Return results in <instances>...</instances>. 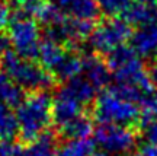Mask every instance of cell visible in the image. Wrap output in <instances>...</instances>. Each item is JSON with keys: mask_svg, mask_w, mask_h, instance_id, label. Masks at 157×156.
Wrapping results in <instances>:
<instances>
[{"mask_svg": "<svg viewBox=\"0 0 157 156\" xmlns=\"http://www.w3.org/2000/svg\"><path fill=\"white\" fill-rule=\"evenodd\" d=\"M25 96V90L0 69V102L9 106H17Z\"/></svg>", "mask_w": 157, "mask_h": 156, "instance_id": "15", "label": "cell"}, {"mask_svg": "<svg viewBox=\"0 0 157 156\" xmlns=\"http://www.w3.org/2000/svg\"><path fill=\"white\" fill-rule=\"evenodd\" d=\"M135 156H157V145H146Z\"/></svg>", "mask_w": 157, "mask_h": 156, "instance_id": "22", "label": "cell"}, {"mask_svg": "<svg viewBox=\"0 0 157 156\" xmlns=\"http://www.w3.org/2000/svg\"><path fill=\"white\" fill-rule=\"evenodd\" d=\"M93 133V123L90 115L86 112L80 114L68 123L63 124L61 127L57 128V137L63 140H77V139H86L89 134Z\"/></svg>", "mask_w": 157, "mask_h": 156, "instance_id": "11", "label": "cell"}, {"mask_svg": "<svg viewBox=\"0 0 157 156\" xmlns=\"http://www.w3.org/2000/svg\"><path fill=\"white\" fill-rule=\"evenodd\" d=\"M10 21V15H9V5L5 3L3 0H0V32L7 26V23Z\"/></svg>", "mask_w": 157, "mask_h": 156, "instance_id": "21", "label": "cell"}, {"mask_svg": "<svg viewBox=\"0 0 157 156\" xmlns=\"http://www.w3.org/2000/svg\"><path fill=\"white\" fill-rule=\"evenodd\" d=\"M83 108L84 106L78 101L70 96L67 92H64L61 88H58L56 96L52 98V123L57 128L61 127L63 124L83 114Z\"/></svg>", "mask_w": 157, "mask_h": 156, "instance_id": "7", "label": "cell"}, {"mask_svg": "<svg viewBox=\"0 0 157 156\" xmlns=\"http://www.w3.org/2000/svg\"><path fill=\"white\" fill-rule=\"evenodd\" d=\"M131 47L140 57L157 54V21L138 26L131 35Z\"/></svg>", "mask_w": 157, "mask_h": 156, "instance_id": "8", "label": "cell"}, {"mask_svg": "<svg viewBox=\"0 0 157 156\" xmlns=\"http://www.w3.org/2000/svg\"><path fill=\"white\" fill-rule=\"evenodd\" d=\"M45 3L47 0H7V5L13 6L16 9V13H22L26 16L36 15Z\"/></svg>", "mask_w": 157, "mask_h": 156, "instance_id": "20", "label": "cell"}, {"mask_svg": "<svg viewBox=\"0 0 157 156\" xmlns=\"http://www.w3.org/2000/svg\"><path fill=\"white\" fill-rule=\"evenodd\" d=\"M132 35L131 25L121 18H108L96 25L89 35V42L96 54H109L117 47L125 44Z\"/></svg>", "mask_w": 157, "mask_h": 156, "instance_id": "5", "label": "cell"}, {"mask_svg": "<svg viewBox=\"0 0 157 156\" xmlns=\"http://www.w3.org/2000/svg\"><path fill=\"white\" fill-rule=\"evenodd\" d=\"M10 45L15 48V53L23 58L34 60L38 57L39 50V28L31 16L15 13L7 23Z\"/></svg>", "mask_w": 157, "mask_h": 156, "instance_id": "4", "label": "cell"}, {"mask_svg": "<svg viewBox=\"0 0 157 156\" xmlns=\"http://www.w3.org/2000/svg\"><path fill=\"white\" fill-rule=\"evenodd\" d=\"M90 156H111V155H109V153H106L105 150H101V149L98 150V149H95V150H93V153H92Z\"/></svg>", "mask_w": 157, "mask_h": 156, "instance_id": "25", "label": "cell"}, {"mask_svg": "<svg viewBox=\"0 0 157 156\" xmlns=\"http://www.w3.org/2000/svg\"><path fill=\"white\" fill-rule=\"evenodd\" d=\"M64 92H67L70 96H73L76 101H78L83 106L92 104L96 98V89L84 76H76L73 79H68L66 83L61 86Z\"/></svg>", "mask_w": 157, "mask_h": 156, "instance_id": "12", "label": "cell"}, {"mask_svg": "<svg viewBox=\"0 0 157 156\" xmlns=\"http://www.w3.org/2000/svg\"><path fill=\"white\" fill-rule=\"evenodd\" d=\"M137 2H141V3H147V5H156L157 0H137Z\"/></svg>", "mask_w": 157, "mask_h": 156, "instance_id": "26", "label": "cell"}, {"mask_svg": "<svg viewBox=\"0 0 157 156\" xmlns=\"http://www.w3.org/2000/svg\"><path fill=\"white\" fill-rule=\"evenodd\" d=\"M54 5L68 16L95 21L99 15L96 0H54Z\"/></svg>", "mask_w": 157, "mask_h": 156, "instance_id": "10", "label": "cell"}, {"mask_svg": "<svg viewBox=\"0 0 157 156\" xmlns=\"http://www.w3.org/2000/svg\"><path fill=\"white\" fill-rule=\"evenodd\" d=\"M121 19H124L129 25L141 26L146 23L157 21V7L156 5H147L141 2H132L129 7L121 15Z\"/></svg>", "mask_w": 157, "mask_h": 156, "instance_id": "14", "label": "cell"}, {"mask_svg": "<svg viewBox=\"0 0 157 156\" xmlns=\"http://www.w3.org/2000/svg\"><path fill=\"white\" fill-rule=\"evenodd\" d=\"M93 142L109 155H125L135 147L137 134L131 127L118 124H101L93 128Z\"/></svg>", "mask_w": 157, "mask_h": 156, "instance_id": "6", "label": "cell"}, {"mask_svg": "<svg viewBox=\"0 0 157 156\" xmlns=\"http://www.w3.org/2000/svg\"><path fill=\"white\" fill-rule=\"evenodd\" d=\"M143 108H147V110H150V111H153V112H156L157 114V94L156 92H154L151 99L148 101L146 105H143Z\"/></svg>", "mask_w": 157, "mask_h": 156, "instance_id": "24", "label": "cell"}, {"mask_svg": "<svg viewBox=\"0 0 157 156\" xmlns=\"http://www.w3.org/2000/svg\"><path fill=\"white\" fill-rule=\"evenodd\" d=\"M10 47L12 45H10V39H9V37L0 32V57L3 56L7 50H10Z\"/></svg>", "mask_w": 157, "mask_h": 156, "instance_id": "23", "label": "cell"}, {"mask_svg": "<svg viewBox=\"0 0 157 156\" xmlns=\"http://www.w3.org/2000/svg\"><path fill=\"white\" fill-rule=\"evenodd\" d=\"M0 69L23 90H48L56 85V78L41 64L23 58L13 50H7L0 57Z\"/></svg>", "mask_w": 157, "mask_h": 156, "instance_id": "2", "label": "cell"}, {"mask_svg": "<svg viewBox=\"0 0 157 156\" xmlns=\"http://www.w3.org/2000/svg\"><path fill=\"white\" fill-rule=\"evenodd\" d=\"M134 0H96L99 12L106 18H119Z\"/></svg>", "mask_w": 157, "mask_h": 156, "instance_id": "19", "label": "cell"}, {"mask_svg": "<svg viewBox=\"0 0 157 156\" xmlns=\"http://www.w3.org/2000/svg\"><path fill=\"white\" fill-rule=\"evenodd\" d=\"M19 133L17 120L10 106L0 102V140H12Z\"/></svg>", "mask_w": 157, "mask_h": 156, "instance_id": "16", "label": "cell"}, {"mask_svg": "<svg viewBox=\"0 0 157 156\" xmlns=\"http://www.w3.org/2000/svg\"><path fill=\"white\" fill-rule=\"evenodd\" d=\"M82 73H84V78L96 89L105 88L111 79V70L106 62H103L96 53L83 57V72Z\"/></svg>", "mask_w": 157, "mask_h": 156, "instance_id": "9", "label": "cell"}, {"mask_svg": "<svg viewBox=\"0 0 157 156\" xmlns=\"http://www.w3.org/2000/svg\"><path fill=\"white\" fill-rule=\"evenodd\" d=\"M138 127L147 145H157V114L143 108L138 120Z\"/></svg>", "mask_w": 157, "mask_h": 156, "instance_id": "17", "label": "cell"}, {"mask_svg": "<svg viewBox=\"0 0 157 156\" xmlns=\"http://www.w3.org/2000/svg\"><path fill=\"white\" fill-rule=\"evenodd\" d=\"M57 134L44 131L35 140L21 147L19 156H57Z\"/></svg>", "mask_w": 157, "mask_h": 156, "instance_id": "13", "label": "cell"}, {"mask_svg": "<svg viewBox=\"0 0 157 156\" xmlns=\"http://www.w3.org/2000/svg\"><path fill=\"white\" fill-rule=\"evenodd\" d=\"M141 111L137 104L124 99L112 89H103L93 101V118L101 124H118L134 127Z\"/></svg>", "mask_w": 157, "mask_h": 156, "instance_id": "3", "label": "cell"}, {"mask_svg": "<svg viewBox=\"0 0 157 156\" xmlns=\"http://www.w3.org/2000/svg\"><path fill=\"white\" fill-rule=\"evenodd\" d=\"M96 149L95 142L87 139L67 140L57 149V156H90Z\"/></svg>", "mask_w": 157, "mask_h": 156, "instance_id": "18", "label": "cell"}, {"mask_svg": "<svg viewBox=\"0 0 157 156\" xmlns=\"http://www.w3.org/2000/svg\"><path fill=\"white\" fill-rule=\"evenodd\" d=\"M22 142L29 143L47 131L52 123V98L47 90L31 92L15 112Z\"/></svg>", "mask_w": 157, "mask_h": 156, "instance_id": "1", "label": "cell"}]
</instances>
